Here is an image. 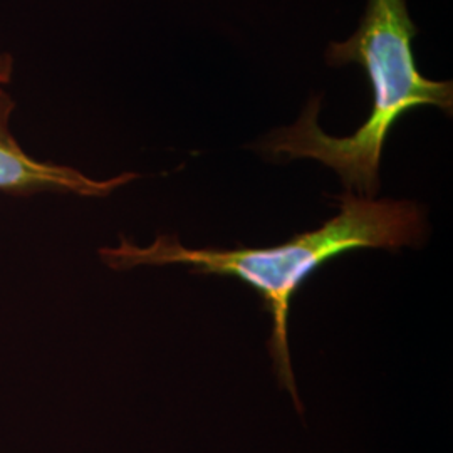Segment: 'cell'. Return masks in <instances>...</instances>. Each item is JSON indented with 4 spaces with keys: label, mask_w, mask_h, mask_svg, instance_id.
Wrapping results in <instances>:
<instances>
[{
    "label": "cell",
    "mask_w": 453,
    "mask_h": 453,
    "mask_svg": "<svg viewBox=\"0 0 453 453\" xmlns=\"http://www.w3.org/2000/svg\"><path fill=\"white\" fill-rule=\"evenodd\" d=\"M423 234L425 215L420 205L344 192L340 196V213L334 219L277 247L187 249L175 235H158L143 247L121 237L116 247L99 249V257L113 271L183 264L196 274L228 275L249 284L262 297L264 308L273 318L269 351L275 376L299 406L288 341L289 309L296 292L323 264L344 252L357 249L398 250L420 243Z\"/></svg>",
    "instance_id": "obj_1"
},
{
    "label": "cell",
    "mask_w": 453,
    "mask_h": 453,
    "mask_svg": "<svg viewBox=\"0 0 453 453\" xmlns=\"http://www.w3.org/2000/svg\"><path fill=\"white\" fill-rule=\"evenodd\" d=\"M417 27L405 0H368L357 33L331 42L326 63L363 65L372 86V110L359 130L344 138L326 134L318 114L323 96H312L299 119L267 134L260 150L274 158H312L331 166L348 192L372 198L380 190V162L389 130L406 111L435 106L452 114L453 82L432 81L415 65L411 41Z\"/></svg>",
    "instance_id": "obj_2"
},
{
    "label": "cell",
    "mask_w": 453,
    "mask_h": 453,
    "mask_svg": "<svg viewBox=\"0 0 453 453\" xmlns=\"http://www.w3.org/2000/svg\"><path fill=\"white\" fill-rule=\"evenodd\" d=\"M14 110L16 101L0 88V192L22 196L49 192L103 198L138 179L136 173H121L108 180L89 179L73 166L35 160L19 145L11 131Z\"/></svg>",
    "instance_id": "obj_3"
},
{
    "label": "cell",
    "mask_w": 453,
    "mask_h": 453,
    "mask_svg": "<svg viewBox=\"0 0 453 453\" xmlns=\"http://www.w3.org/2000/svg\"><path fill=\"white\" fill-rule=\"evenodd\" d=\"M14 73V58L11 54H0V88L9 84Z\"/></svg>",
    "instance_id": "obj_4"
}]
</instances>
